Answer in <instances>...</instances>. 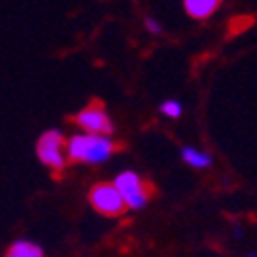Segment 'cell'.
<instances>
[{"mask_svg": "<svg viewBox=\"0 0 257 257\" xmlns=\"http://www.w3.org/2000/svg\"><path fill=\"white\" fill-rule=\"evenodd\" d=\"M115 146L105 136H72L68 142V157L78 163H103L111 157Z\"/></svg>", "mask_w": 257, "mask_h": 257, "instance_id": "cell-1", "label": "cell"}, {"mask_svg": "<svg viewBox=\"0 0 257 257\" xmlns=\"http://www.w3.org/2000/svg\"><path fill=\"white\" fill-rule=\"evenodd\" d=\"M113 187L117 189V194H119L123 206L132 208V210H138V208H142L148 202V187H146V183L136 173H132V171H123V173H119L115 177Z\"/></svg>", "mask_w": 257, "mask_h": 257, "instance_id": "cell-2", "label": "cell"}, {"mask_svg": "<svg viewBox=\"0 0 257 257\" xmlns=\"http://www.w3.org/2000/svg\"><path fill=\"white\" fill-rule=\"evenodd\" d=\"M76 123L91 136H105V134L113 132V123H111L109 115H107L105 107L99 101H93L89 107H84L76 115Z\"/></svg>", "mask_w": 257, "mask_h": 257, "instance_id": "cell-3", "label": "cell"}, {"mask_svg": "<svg viewBox=\"0 0 257 257\" xmlns=\"http://www.w3.org/2000/svg\"><path fill=\"white\" fill-rule=\"evenodd\" d=\"M37 157L41 163L52 167V169H62L64 167V138L60 132L50 130L37 142Z\"/></svg>", "mask_w": 257, "mask_h": 257, "instance_id": "cell-4", "label": "cell"}, {"mask_svg": "<svg viewBox=\"0 0 257 257\" xmlns=\"http://www.w3.org/2000/svg\"><path fill=\"white\" fill-rule=\"evenodd\" d=\"M91 204L95 210H99L105 216H117L121 214V210L125 208L117 189L113 187V183H99L93 187L91 191Z\"/></svg>", "mask_w": 257, "mask_h": 257, "instance_id": "cell-5", "label": "cell"}, {"mask_svg": "<svg viewBox=\"0 0 257 257\" xmlns=\"http://www.w3.org/2000/svg\"><path fill=\"white\" fill-rule=\"evenodd\" d=\"M185 11L189 17L194 19H206L208 15H212L218 9L220 0H183Z\"/></svg>", "mask_w": 257, "mask_h": 257, "instance_id": "cell-6", "label": "cell"}, {"mask_svg": "<svg viewBox=\"0 0 257 257\" xmlns=\"http://www.w3.org/2000/svg\"><path fill=\"white\" fill-rule=\"evenodd\" d=\"M7 257H44V253H41V249L37 245L29 243V241H19L9 249Z\"/></svg>", "mask_w": 257, "mask_h": 257, "instance_id": "cell-7", "label": "cell"}, {"mask_svg": "<svg viewBox=\"0 0 257 257\" xmlns=\"http://www.w3.org/2000/svg\"><path fill=\"white\" fill-rule=\"evenodd\" d=\"M183 159L185 163H189L191 167H208L210 165V157L196 151V148H185L183 151Z\"/></svg>", "mask_w": 257, "mask_h": 257, "instance_id": "cell-8", "label": "cell"}, {"mask_svg": "<svg viewBox=\"0 0 257 257\" xmlns=\"http://www.w3.org/2000/svg\"><path fill=\"white\" fill-rule=\"evenodd\" d=\"M161 111L169 117H179L181 115V105L175 101H167L165 105H161Z\"/></svg>", "mask_w": 257, "mask_h": 257, "instance_id": "cell-9", "label": "cell"}, {"mask_svg": "<svg viewBox=\"0 0 257 257\" xmlns=\"http://www.w3.org/2000/svg\"><path fill=\"white\" fill-rule=\"evenodd\" d=\"M146 29L151 31V33H161L159 23H157V21H153V19H146Z\"/></svg>", "mask_w": 257, "mask_h": 257, "instance_id": "cell-10", "label": "cell"}, {"mask_svg": "<svg viewBox=\"0 0 257 257\" xmlns=\"http://www.w3.org/2000/svg\"><path fill=\"white\" fill-rule=\"evenodd\" d=\"M249 257H255V255H249Z\"/></svg>", "mask_w": 257, "mask_h": 257, "instance_id": "cell-11", "label": "cell"}]
</instances>
